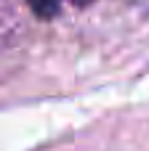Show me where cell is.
Returning a JSON list of instances; mask_svg holds the SVG:
<instances>
[{
  "mask_svg": "<svg viewBox=\"0 0 149 151\" xmlns=\"http://www.w3.org/2000/svg\"><path fill=\"white\" fill-rule=\"evenodd\" d=\"M61 3H64V0H29V5L35 8L37 16H53V13L61 8ZM69 3H75V5H85V3H91V0H69Z\"/></svg>",
  "mask_w": 149,
  "mask_h": 151,
  "instance_id": "6da1fadb",
  "label": "cell"
}]
</instances>
